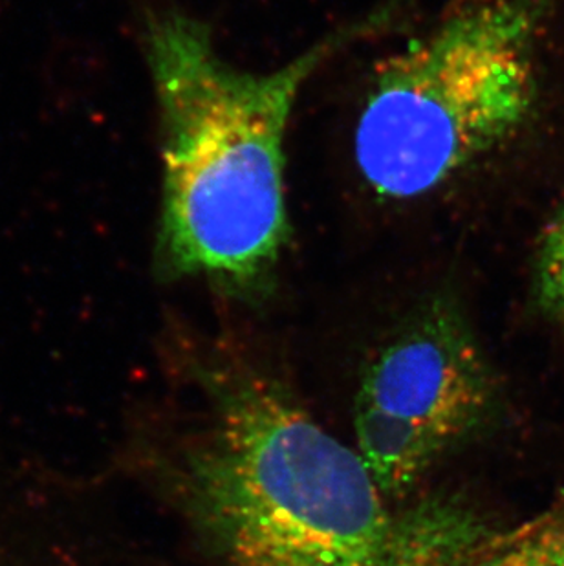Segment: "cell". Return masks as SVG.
Listing matches in <instances>:
<instances>
[{
	"instance_id": "1",
	"label": "cell",
	"mask_w": 564,
	"mask_h": 566,
	"mask_svg": "<svg viewBox=\"0 0 564 566\" xmlns=\"http://www.w3.org/2000/svg\"><path fill=\"white\" fill-rule=\"evenodd\" d=\"M197 422L161 481L224 566H462L499 530L455 497H387L356 448L244 359L191 367Z\"/></svg>"
},
{
	"instance_id": "2",
	"label": "cell",
	"mask_w": 564,
	"mask_h": 566,
	"mask_svg": "<svg viewBox=\"0 0 564 566\" xmlns=\"http://www.w3.org/2000/svg\"><path fill=\"white\" fill-rule=\"evenodd\" d=\"M404 2L390 0L262 74L222 60L195 17H150L145 49L164 166L161 277L203 279L240 300L267 294L290 237L284 139L299 94L341 50L389 27Z\"/></svg>"
},
{
	"instance_id": "3",
	"label": "cell",
	"mask_w": 564,
	"mask_h": 566,
	"mask_svg": "<svg viewBox=\"0 0 564 566\" xmlns=\"http://www.w3.org/2000/svg\"><path fill=\"white\" fill-rule=\"evenodd\" d=\"M546 15L549 0H466L379 64L354 134L376 197H427L530 124Z\"/></svg>"
},
{
	"instance_id": "4",
	"label": "cell",
	"mask_w": 564,
	"mask_h": 566,
	"mask_svg": "<svg viewBox=\"0 0 564 566\" xmlns=\"http://www.w3.org/2000/svg\"><path fill=\"white\" fill-rule=\"evenodd\" d=\"M501 409L495 370L458 301L431 295L363 364L354 439L379 490L407 501L432 468Z\"/></svg>"
},
{
	"instance_id": "5",
	"label": "cell",
	"mask_w": 564,
	"mask_h": 566,
	"mask_svg": "<svg viewBox=\"0 0 564 566\" xmlns=\"http://www.w3.org/2000/svg\"><path fill=\"white\" fill-rule=\"evenodd\" d=\"M462 566H564V497L511 532H499Z\"/></svg>"
},
{
	"instance_id": "6",
	"label": "cell",
	"mask_w": 564,
	"mask_h": 566,
	"mask_svg": "<svg viewBox=\"0 0 564 566\" xmlns=\"http://www.w3.org/2000/svg\"><path fill=\"white\" fill-rule=\"evenodd\" d=\"M533 297L546 319L564 326V200L539 244Z\"/></svg>"
}]
</instances>
